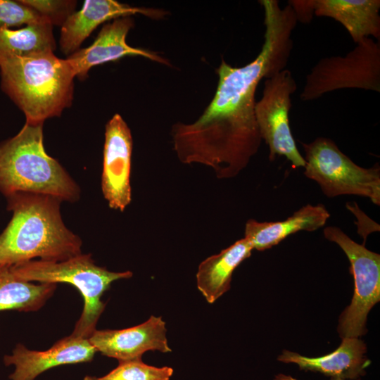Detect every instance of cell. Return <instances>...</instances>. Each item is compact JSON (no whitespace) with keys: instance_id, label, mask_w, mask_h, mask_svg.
<instances>
[{"instance_id":"obj_9","label":"cell","mask_w":380,"mask_h":380,"mask_svg":"<svg viewBox=\"0 0 380 380\" xmlns=\"http://www.w3.org/2000/svg\"><path fill=\"white\" fill-rule=\"evenodd\" d=\"M297 89L291 72L284 69L265 79L262 96L255 103V115L259 132L269 148V160L284 156L293 168L304 167L305 161L299 152L289 125L291 96Z\"/></svg>"},{"instance_id":"obj_2","label":"cell","mask_w":380,"mask_h":380,"mask_svg":"<svg viewBox=\"0 0 380 380\" xmlns=\"http://www.w3.org/2000/svg\"><path fill=\"white\" fill-rule=\"evenodd\" d=\"M6 198L12 216L0 234V265L11 266L37 258L61 261L82 253V239L63 220L61 200L27 192Z\"/></svg>"},{"instance_id":"obj_4","label":"cell","mask_w":380,"mask_h":380,"mask_svg":"<svg viewBox=\"0 0 380 380\" xmlns=\"http://www.w3.org/2000/svg\"><path fill=\"white\" fill-rule=\"evenodd\" d=\"M44 123L26 122L13 137L0 144V192L51 196L74 203L81 189L70 175L44 145Z\"/></svg>"},{"instance_id":"obj_6","label":"cell","mask_w":380,"mask_h":380,"mask_svg":"<svg viewBox=\"0 0 380 380\" xmlns=\"http://www.w3.org/2000/svg\"><path fill=\"white\" fill-rule=\"evenodd\" d=\"M301 145L305 151L304 175L317 182L326 196L355 195L380 205L379 163L372 167H362L327 137H317L310 143L301 142Z\"/></svg>"},{"instance_id":"obj_20","label":"cell","mask_w":380,"mask_h":380,"mask_svg":"<svg viewBox=\"0 0 380 380\" xmlns=\"http://www.w3.org/2000/svg\"><path fill=\"white\" fill-rule=\"evenodd\" d=\"M53 25L41 22L19 29L0 28V61L11 56H25L56 49Z\"/></svg>"},{"instance_id":"obj_26","label":"cell","mask_w":380,"mask_h":380,"mask_svg":"<svg viewBox=\"0 0 380 380\" xmlns=\"http://www.w3.org/2000/svg\"><path fill=\"white\" fill-rule=\"evenodd\" d=\"M83 380H106L101 377H96V376H86Z\"/></svg>"},{"instance_id":"obj_12","label":"cell","mask_w":380,"mask_h":380,"mask_svg":"<svg viewBox=\"0 0 380 380\" xmlns=\"http://www.w3.org/2000/svg\"><path fill=\"white\" fill-rule=\"evenodd\" d=\"M97 352L89 338L72 335L56 342L43 351L29 350L18 343L4 357L6 366H14L10 380H34L45 371L61 365L90 362Z\"/></svg>"},{"instance_id":"obj_10","label":"cell","mask_w":380,"mask_h":380,"mask_svg":"<svg viewBox=\"0 0 380 380\" xmlns=\"http://www.w3.org/2000/svg\"><path fill=\"white\" fill-rule=\"evenodd\" d=\"M133 140L122 116L115 114L105 127L101 191L108 206L123 212L132 201L130 185Z\"/></svg>"},{"instance_id":"obj_19","label":"cell","mask_w":380,"mask_h":380,"mask_svg":"<svg viewBox=\"0 0 380 380\" xmlns=\"http://www.w3.org/2000/svg\"><path fill=\"white\" fill-rule=\"evenodd\" d=\"M56 286L20 279L13 274L11 265H0V311H37L53 295Z\"/></svg>"},{"instance_id":"obj_3","label":"cell","mask_w":380,"mask_h":380,"mask_svg":"<svg viewBox=\"0 0 380 380\" xmlns=\"http://www.w3.org/2000/svg\"><path fill=\"white\" fill-rule=\"evenodd\" d=\"M1 87L23 112L25 121L44 123L58 117L73 99L75 74L52 51L0 61Z\"/></svg>"},{"instance_id":"obj_1","label":"cell","mask_w":380,"mask_h":380,"mask_svg":"<svg viewBox=\"0 0 380 380\" xmlns=\"http://www.w3.org/2000/svg\"><path fill=\"white\" fill-rule=\"evenodd\" d=\"M213 99L193 123H176L172 129L174 150L185 164L212 167L219 179L236 176L259 150L255 91L261 81L249 66L232 67L222 61Z\"/></svg>"},{"instance_id":"obj_18","label":"cell","mask_w":380,"mask_h":380,"mask_svg":"<svg viewBox=\"0 0 380 380\" xmlns=\"http://www.w3.org/2000/svg\"><path fill=\"white\" fill-rule=\"evenodd\" d=\"M253 250L250 242L243 238L201 262L196 285L208 303H214L229 290L234 271L251 256Z\"/></svg>"},{"instance_id":"obj_24","label":"cell","mask_w":380,"mask_h":380,"mask_svg":"<svg viewBox=\"0 0 380 380\" xmlns=\"http://www.w3.org/2000/svg\"><path fill=\"white\" fill-rule=\"evenodd\" d=\"M289 4L293 8L298 18V21L309 23L314 15V10L311 0H293L289 1Z\"/></svg>"},{"instance_id":"obj_15","label":"cell","mask_w":380,"mask_h":380,"mask_svg":"<svg viewBox=\"0 0 380 380\" xmlns=\"http://www.w3.org/2000/svg\"><path fill=\"white\" fill-rule=\"evenodd\" d=\"M367 346L359 338H342L340 346L333 352L317 357H308L284 350L277 360L295 363L300 370L320 372L331 377L357 380L366 374L370 360L366 356Z\"/></svg>"},{"instance_id":"obj_17","label":"cell","mask_w":380,"mask_h":380,"mask_svg":"<svg viewBox=\"0 0 380 380\" xmlns=\"http://www.w3.org/2000/svg\"><path fill=\"white\" fill-rule=\"evenodd\" d=\"M311 1L315 15L340 23L356 44L370 36L379 42V0Z\"/></svg>"},{"instance_id":"obj_25","label":"cell","mask_w":380,"mask_h":380,"mask_svg":"<svg viewBox=\"0 0 380 380\" xmlns=\"http://www.w3.org/2000/svg\"><path fill=\"white\" fill-rule=\"evenodd\" d=\"M274 380H298L290 375H286L284 374H279L275 376ZM331 380H346L338 377H331ZM357 380H360L358 379Z\"/></svg>"},{"instance_id":"obj_7","label":"cell","mask_w":380,"mask_h":380,"mask_svg":"<svg viewBox=\"0 0 380 380\" xmlns=\"http://www.w3.org/2000/svg\"><path fill=\"white\" fill-rule=\"evenodd\" d=\"M341 89L380 92V42L366 38L345 56L320 59L306 76L300 95L304 101Z\"/></svg>"},{"instance_id":"obj_11","label":"cell","mask_w":380,"mask_h":380,"mask_svg":"<svg viewBox=\"0 0 380 380\" xmlns=\"http://www.w3.org/2000/svg\"><path fill=\"white\" fill-rule=\"evenodd\" d=\"M134 26L130 16L120 17L105 24L94 42L89 46L80 49L66 60L71 66L75 77L83 80L90 69L109 61H117L127 56H139L157 63L170 65L169 61L148 50L129 46L126 37Z\"/></svg>"},{"instance_id":"obj_23","label":"cell","mask_w":380,"mask_h":380,"mask_svg":"<svg viewBox=\"0 0 380 380\" xmlns=\"http://www.w3.org/2000/svg\"><path fill=\"white\" fill-rule=\"evenodd\" d=\"M53 26H62L66 19L74 13L75 1L20 0Z\"/></svg>"},{"instance_id":"obj_22","label":"cell","mask_w":380,"mask_h":380,"mask_svg":"<svg viewBox=\"0 0 380 380\" xmlns=\"http://www.w3.org/2000/svg\"><path fill=\"white\" fill-rule=\"evenodd\" d=\"M45 21L43 17L20 0H0V28H11Z\"/></svg>"},{"instance_id":"obj_5","label":"cell","mask_w":380,"mask_h":380,"mask_svg":"<svg viewBox=\"0 0 380 380\" xmlns=\"http://www.w3.org/2000/svg\"><path fill=\"white\" fill-rule=\"evenodd\" d=\"M13 274L27 281L68 283L74 286L84 300L82 314L71 335L89 338L96 330L105 309L104 292L118 279H129L130 271L111 272L97 265L89 253H80L61 261L31 260L11 266Z\"/></svg>"},{"instance_id":"obj_8","label":"cell","mask_w":380,"mask_h":380,"mask_svg":"<svg viewBox=\"0 0 380 380\" xmlns=\"http://www.w3.org/2000/svg\"><path fill=\"white\" fill-rule=\"evenodd\" d=\"M323 233L346 255L354 280L353 296L339 317L338 332L341 338H358L367 333L368 313L380 300V255L355 242L339 227H327Z\"/></svg>"},{"instance_id":"obj_21","label":"cell","mask_w":380,"mask_h":380,"mask_svg":"<svg viewBox=\"0 0 380 380\" xmlns=\"http://www.w3.org/2000/svg\"><path fill=\"white\" fill-rule=\"evenodd\" d=\"M173 369L145 364L141 358L119 361L117 367L102 376L106 380H170Z\"/></svg>"},{"instance_id":"obj_16","label":"cell","mask_w":380,"mask_h":380,"mask_svg":"<svg viewBox=\"0 0 380 380\" xmlns=\"http://www.w3.org/2000/svg\"><path fill=\"white\" fill-rule=\"evenodd\" d=\"M330 217L324 205L308 204L281 221L258 222L249 219L244 237L253 249L264 251L277 245L287 236L300 231L313 232L322 227Z\"/></svg>"},{"instance_id":"obj_14","label":"cell","mask_w":380,"mask_h":380,"mask_svg":"<svg viewBox=\"0 0 380 380\" xmlns=\"http://www.w3.org/2000/svg\"><path fill=\"white\" fill-rule=\"evenodd\" d=\"M137 13L161 19L167 11L158 8L131 6L115 0H86L82 8L72 13L61 26L59 44L68 56L80 49L83 42L107 20Z\"/></svg>"},{"instance_id":"obj_13","label":"cell","mask_w":380,"mask_h":380,"mask_svg":"<svg viewBox=\"0 0 380 380\" xmlns=\"http://www.w3.org/2000/svg\"><path fill=\"white\" fill-rule=\"evenodd\" d=\"M165 322L151 315L146 322L124 329L95 330L89 338L97 352L118 361L141 358L148 350L170 353Z\"/></svg>"}]
</instances>
